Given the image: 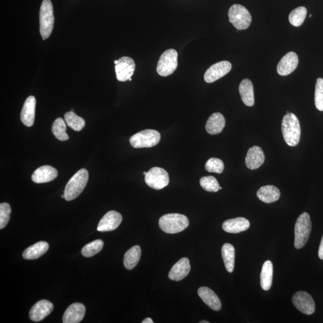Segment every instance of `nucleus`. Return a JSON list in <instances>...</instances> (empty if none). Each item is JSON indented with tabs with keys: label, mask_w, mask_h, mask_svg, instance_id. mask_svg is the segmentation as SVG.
<instances>
[{
	"label": "nucleus",
	"mask_w": 323,
	"mask_h": 323,
	"mask_svg": "<svg viewBox=\"0 0 323 323\" xmlns=\"http://www.w3.org/2000/svg\"><path fill=\"white\" fill-rule=\"evenodd\" d=\"M282 130L284 139L291 147L299 143L301 128L299 119L293 113L286 114L283 119Z\"/></svg>",
	"instance_id": "obj_1"
},
{
	"label": "nucleus",
	"mask_w": 323,
	"mask_h": 323,
	"mask_svg": "<svg viewBox=\"0 0 323 323\" xmlns=\"http://www.w3.org/2000/svg\"><path fill=\"white\" fill-rule=\"evenodd\" d=\"M89 173L86 169H81L70 179L65 188L64 199L67 201L75 200L82 193L87 185Z\"/></svg>",
	"instance_id": "obj_2"
},
{
	"label": "nucleus",
	"mask_w": 323,
	"mask_h": 323,
	"mask_svg": "<svg viewBox=\"0 0 323 323\" xmlns=\"http://www.w3.org/2000/svg\"><path fill=\"white\" fill-rule=\"evenodd\" d=\"M189 225V220L186 216L177 213L164 215L159 221L160 228L162 231L169 234L182 232Z\"/></svg>",
	"instance_id": "obj_3"
},
{
	"label": "nucleus",
	"mask_w": 323,
	"mask_h": 323,
	"mask_svg": "<svg viewBox=\"0 0 323 323\" xmlns=\"http://www.w3.org/2000/svg\"><path fill=\"white\" fill-rule=\"evenodd\" d=\"M312 223L310 214L304 212L297 218L294 226V247L301 249L306 244L310 237Z\"/></svg>",
	"instance_id": "obj_4"
},
{
	"label": "nucleus",
	"mask_w": 323,
	"mask_h": 323,
	"mask_svg": "<svg viewBox=\"0 0 323 323\" xmlns=\"http://www.w3.org/2000/svg\"><path fill=\"white\" fill-rule=\"evenodd\" d=\"M54 21L55 17L51 0H44L40 11V31L42 40H45L51 35L54 26Z\"/></svg>",
	"instance_id": "obj_5"
},
{
	"label": "nucleus",
	"mask_w": 323,
	"mask_h": 323,
	"mask_svg": "<svg viewBox=\"0 0 323 323\" xmlns=\"http://www.w3.org/2000/svg\"><path fill=\"white\" fill-rule=\"evenodd\" d=\"M161 140V134L154 130H146L134 134L130 139L133 147L150 148L155 146Z\"/></svg>",
	"instance_id": "obj_6"
},
{
	"label": "nucleus",
	"mask_w": 323,
	"mask_h": 323,
	"mask_svg": "<svg viewBox=\"0 0 323 323\" xmlns=\"http://www.w3.org/2000/svg\"><path fill=\"white\" fill-rule=\"evenodd\" d=\"M228 16L229 22L239 30L247 29L251 23V14L242 5H234L230 7Z\"/></svg>",
	"instance_id": "obj_7"
},
{
	"label": "nucleus",
	"mask_w": 323,
	"mask_h": 323,
	"mask_svg": "<svg viewBox=\"0 0 323 323\" xmlns=\"http://www.w3.org/2000/svg\"><path fill=\"white\" fill-rule=\"evenodd\" d=\"M178 53L175 49H168L162 53L157 66V72L160 76L171 75L178 66Z\"/></svg>",
	"instance_id": "obj_8"
},
{
	"label": "nucleus",
	"mask_w": 323,
	"mask_h": 323,
	"mask_svg": "<svg viewBox=\"0 0 323 323\" xmlns=\"http://www.w3.org/2000/svg\"><path fill=\"white\" fill-rule=\"evenodd\" d=\"M145 182L152 189L161 190L168 185L169 175L164 169L154 167L145 175Z\"/></svg>",
	"instance_id": "obj_9"
},
{
	"label": "nucleus",
	"mask_w": 323,
	"mask_h": 323,
	"mask_svg": "<svg viewBox=\"0 0 323 323\" xmlns=\"http://www.w3.org/2000/svg\"><path fill=\"white\" fill-rule=\"evenodd\" d=\"M294 306L303 314L310 315L314 314L315 304L310 294L306 292H297L292 298Z\"/></svg>",
	"instance_id": "obj_10"
},
{
	"label": "nucleus",
	"mask_w": 323,
	"mask_h": 323,
	"mask_svg": "<svg viewBox=\"0 0 323 323\" xmlns=\"http://www.w3.org/2000/svg\"><path fill=\"white\" fill-rule=\"evenodd\" d=\"M136 63L134 60L127 56H123L115 64L117 79L120 81L129 80L133 76Z\"/></svg>",
	"instance_id": "obj_11"
},
{
	"label": "nucleus",
	"mask_w": 323,
	"mask_h": 323,
	"mask_svg": "<svg viewBox=\"0 0 323 323\" xmlns=\"http://www.w3.org/2000/svg\"><path fill=\"white\" fill-rule=\"evenodd\" d=\"M232 69V65L229 61H221L211 66L206 71L204 80L211 83L226 75Z\"/></svg>",
	"instance_id": "obj_12"
},
{
	"label": "nucleus",
	"mask_w": 323,
	"mask_h": 323,
	"mask_svg": "<svg viewBox=\"0 0 323 323\" xmlns=\"http://www.w3.org/2000/svg\"><path fill=\"white\" fill-rule=\"evenodd\" d=\"M122 221V216L119 212L110 211L104 216L97 227L99 232L113 231L118 228Z\"/></svg>",
	"instance_id": "obj_13"
},
{
	"label": "nucleus",
	"mask_w": 323,
	"mask_h": 323,
	"mask_svg": "<svg viewBox=\"0 0 323 323\" xmlns=\"http://www.w3.org/2000/svg\"><path fill=\"white\" fill-rule=\"evenodd\" d=\"M53 310V305L51 302L46 300L38 301L31 308L30 318L34 322L42 321L51 313Z\"/></svg>",
	"instance_id": "obj_14"
},
{
	"label": "nucleus",
	"mask_w": 323,
	"mask_h": 323,
	"mask_svg": "<svg viewBox=\"0 0 323 323\" xmlns=\"http://www.w3.org/2000/svg\"><path fill=\"white\" fill-rule=\"evenodd\" d=\"M299 59L296 53L290 52L280 60L277 72L280 76H285L293 73L297 68Z\"/></svg>",
	"instance_id": "obj_15"
},
{
	"label": "nucleus",
	"mask_w": 323,
	"mask_h": 323,
	"mask_svg": "<svg viewBox=\"0 0 323 323\" xmlns=\"http://www.w3.org/2000/svg\"><path fill=\"white\" fill-rule=\"evenodd\" d=\"M36 99L34 96H30L24 102L20 113V120L25 126L31 127L34 125Z\"/></svg>",
	"instance_id": "obj_16"
},
{
	"label": "nucleus",
	"mask_w": 323,
	"mask_h": 323,
	"mask_svg": "<svg viewBox=\"0 0 323 323\" xmlns=\"http://www.w3.org/2000/svg\"><path fill=\"white\" fill-rule=\"evenodd\" d=\"M86 308L84 305L80 303H74L71 305L63 314V323H79L84 317Z\"/></svg>",
	"instance_id": "obj_17"
},
{
	"label": "nucleus",
	"mask_w": 323,
	"mask_h": 323,
	"mask_svg": "<svg viewBox=\"0 0 323 323\" xmlns=\"http://www.w3.org/2000/svg\"><path fill=\"white\" fill-rule=\"evenodd\" d=\"M190 271L189 259L186 257L181 259L174 265L169 271L168 276L173 281L179 282L186 278Z\"/></svg>",
	"instance_id": "obj_18"
},
{
	"label": "nucleus",
	"mask_w": 323,
	"mask_h": 323,
	"mask_svg": "<svg viewBox=\"0 0 323 323\" xmlns=\"http://www.w3.org/2000/svg\"><path fill=\"white\" fill-rule=\"evenodd\" d=\"M58 176V171L51 166L45 165L37 168L32 175L31 179L35 183L52 182Z\"/></svg>",
	"instance_id": "obj_19"
},
{
	"label": "nucleus",
	"mask_w": 323,
	"mask_h": 323,
	"mask_svg": "<svg viewBox=\"0 0 323 323\" xmlns=\"http://www.w3.org/2000/svg\"><path fill=\"white\" fill-rule=\"evenodd\" d=\"M265 159V154L261 147L255 145L247 152L246 165L248 169H256L264 164Z\"/></svg>",
	"instance_id": "obj_20"
},
{
	"label": "nucleus",
	"mask_w": 323,
	"mask_h": 323,
	"mask_svg": "<svg viewBox=\"0 0 323 323\" xmlns=\"http://www.w3.org/2000/svg\"><path fill=\"white\" fill-rule=\"evenodd\" d=\"M199 296L211 310L219 311L221 310L222 303L217 294L207 287H201L198 290Z\"/></svg>",
	"instance_id": "obj_21"
},
{
	"label": "nucleus",
	"mask_w": 323,
	"mask_h": 323,
	"mask_svg": "<svg viewBox=\"0 0 323 323\" xmlns=\"http://www.w3.org/2000/svg\"><path fill=\"white\" fill-rule=\"evenodd\" d=\"M250 222L246 218H236L227 220L223 223L222 228L225 232L230 233H239L246 231L250 228Z\"/></svg>",
	"instance_id": "obj_22"
},
{
	"label": "nucleus",
	"mask_w": 323,
	"mask_h": 323,
	"mask_svg": "<svg viewBox=\"0 0 323 323\" xmlns=\"http://www.w3.org/2000/svg\"><path fill=\"white\" fill-rule=\"evenodd\" d=\"M225 125V117L221 113H215L208 118L205 129L209 134L216 135L222 133Z\"/></svg>",
	"instance_id": "obj_23"
},
{
	"label": "nucleus",
	"mask_w": 323,
	"mask_h": 323,
	"mask_svg": "<svg viewBox=\"0 0 323 323\" xmlns=\"http://www.w3.org/2000/svg\"><path fill=\"white\" fill-rule=\"evenodd\" d=\"M281 193L278 188L272 185L263 186L257 192V197L259 200L267 204L277 201Z\"/></svg>",
	"instance_id": "obj_24"
},
{
	"label": "nucleus",
	"mask_w": 323,
	"mask_h": 323,
	"mask_svg": "<svg viewBox=\"0 0 323 323\" xmlns=\"http://www.w3.org/2000/svg\"><path fill=\"white\" fill-rule=\"evenodd\" d=\"M239 92L241 99L245 105L248 106L254 104V95L253 83L249 79H244L239 87Z\"/></svg>",
	"instance_id": "obj_25"
},
{
	"label": "nucleus",
	"mask_w": 323,
	"mask_h": 323,
	"mask_svg": "<svg viewBox=\"0 0 323 323\" xmlns=\"http://www.w3.org/2000/svg\"><path fill=\"white\" fill-rule=\"evenodd\" d=\"M49 244L45 241L35 243L24 251L23 256L27 260H34L44 255L49 249Z\"/></svg>",
	"instance_id": "obj_26"
},
{
	"label": "nucleus",
	"mask_w": 323,
	"mask_h": 323,
	"mask_svg": "<svg viewBox=\"0 0 323 323\" xmlns=\"http://www.w3.org/2000/svg\"><path fill=\"white\" fill-rule=\"evenodd\" d=\"M141 255V249L139 246H135L126 252L124 255L123 264L128 270L133 269L139 262Z\"/></svg>",
	"instance_id": "obj_27"
},
{
	"label": "nucleus",
	"mask_w": 323,
	"mask_h": 323,
	"mask_svg": "<svg viewBox=\"0 0 323 323\" xmlns=\"http://www.w3.org/2000/svg\"><path fill=\"white\" fill-rule=\"evenodd\" d=\"M222 255L226 270L232 273L235 266V248L232 244H225L222 248Z\"/></svg>",
	"instance_id": "obj_28"
},
{
	"label": "nucleus",
	"mask_w": 323,
	"mask_h": 323,
	"mask_svg": "<svg viewBox=\"0 0 323 323\" xmlns=\"http://www.w3.org/2000/svg\"><path fill=\"white\" fill-rule=\"evenodd\" d=\"M273 279V265L271 261H267L263 265L261 274V285L263 290L271 289Z\"/></svg>",
	"instance_id": "obj_29"
},
{
	"label": "nucleus",
	"mask_w": 323,
	"mask_h": 323,
	"mask_svg": "<svg viewBox=\"0 0 323 323\" xmlns=\"http://www.w3.org/2000/svg\"><path fill=\"white\" fill-rule=\"evenodd\" d=\"M64 120L59 118L55 120L52 126V131L58 140L65 141L69 140L68 134L66 133L67 125Z\"/></svg>",
	"instance_id": "obj_30"
},
{
	"label": "nucleus",
	"mask_w": 323,
	"mask_h": 323,
	"mask_svg": "<svg viewBox=\"0 0 323 323\" xmlns=\"http://www.w3.org/2000/svg\"><path fill=\"white\" fill-rule=\"evenodd\" d=\"M64 118L67 125L72 130L79 132L84 128L85 120L75 113L72 111L66 113Z\"/></svg>",
	"instance_id": "obj_31"
},
{
	"label": "nucleus",
	"mask_w": 323,
	"mask_h": 323,
	"mask_svg": "<svg viewBox=\"0 0 323 323\" xmlns=\"http://www.w3.org/2000/svg\"><path fill=\"white\" fill-rule=\"evenodd\" d=\"M307 10L305 7H299L290 13L289 22L294 27H300L306 18Z\"/></svg>",
	"instance_id": "obj_32"
},
{
	"label": "nucleus",
	"mask_w": 323,
	"mask_h": 323,
	"mask_svg": "<svg viewBox=\"0 0 323 323\" xmlns=\"http://www.w3.org/2000/svg\"><path fill=\"white\" fill-rule=\"evenodd\" d=\"M104 247V242L101 240H97L86 245L81 250V254L84 257H91L98 254Z\"/></svg>",
	"instance_id": "obj_33"
},
{
	"label": "nucleus",
	"mask_w": 323,
	"mask_h": 323,
	"mask_svg": "<svg viewBox=\"0 0 323 323\" xmlns=\"http://www.w3.org/2000/svg\"><path fill=\"white\" fill-rule=\"evenodd\" d=\"M200 184L203 189L209 192H217L220 190V184L213 176H206L200 179Z\"/></svg>",
	"instance_id": "obj_34"
},
{
	"label": "nucleus",
	"mask_w": 323,
	"mask_h": 323,
	"mask_svg": "<svg viewBox=\"0 0 323 323\" xmlns=\"http://www.w3.org/2000/svg\"><path fill=\"white\" fill-rule=\"evenodd\" d=\"M205 168L209 173L221 174L224 170L225 165L221 159L212 158L206 162Z\"/></svg>",
	"instance_id": "obj_35"
},
{
	"label": "nucleus",
	"mask_w": 323,
	"mask_h": 323,
	"mask_svg": "<svg viewBox=\"0 0 323 323\" xmlns=\"http://www.w3.org/2000/svg\"><path fill=\"white\" fill-rule=\"evenodd\" d=\"M315 104L318 111L323 112V79L318 78L315 84Z\"/></svg>",
	"instance_id": "obj_36"
},
{
	"label": "nucleus",
	"mask_w": 323,
	"mask_h": 323,
	"mask_svg": "<svg viewBox=\"0 0 323 323\" xmlns=\"http://www.w3.org/2000/svg\"><path fill=\"white\" fill-rule=\"evenodd\" d=\"M12 209L9 204L1 203L0 204V229L5 228L9 222Z\"/></svg>",
	"instance_id": "obj_37"
},
{
	"label": "nucleus",
	"mask_w": 323,
	"mask_h": 323,
	"mask_svg": "<svg viewBox=\"0 0 323 323\" xmlns=\"http://www.w3.org/2000/svg\"><path fill=\"white\" fill-rule=\"evenodd\" d=\"M318 256L319 259L323 260V235L322 236L320 245H319L318 250Z\"/></svg>",
	"instance_id": "obj_38"
},
{
	"label": "nucleus",
	"mask_w": 323,
	"mask_h": 323,
	"mask_svg": "<svg viewBox=\"0 0 323 323\" xmlns=\"http://www.w3.org/2000/svg\"><path fill=\"white\" fill-rule=\"evenodd\" d=\"M142 322L143 323H154V321L152 320V319L150 318H147L144 319V320L143 321H142Z\"/></svg>",
	"instance_id": "obj_39"
},
{
	"label": "nucleus",
	"mask_w": 323,
	"mask_h": 323,
	"mask_svg": "<svg viewBox=\"0 0 323 323\" xmlns=\"http://www.w3.org/2000/svg\"><path fill=\"white\" fill-rule=\"evenodd\" d=\"M200 323H209V321H205V320L201 321H200Z\"/></svg>",
	"instance_id": "obj_40"
},
{
	"label": "nucleus",
	"mask_w": 323,
	"mask_h": 323,
	"mask_svg": "<svg viewBox=\"0 0 323 323\" xmlns=\"http://www.w3.org/2000/svg\"><path fill=\"white\" fill-rule=\"evenodd\" d=\"M147 172H144L143 173V175H147Z\"/></svg>",
	"instance_id": "obj_41"
},
{
	"label": "nucleus",
	"mask_w": 323,
	"mask_h": 323,
	"mask_svg": "<svg viewBox=\"0 0 323 323\" xmlns=\"http://www.w3.org/2000/svg\"><path fill=\"white\" fill-rule=\"evenodd\" d=\"M61 198H64V195H61Z\"/></svg>",
	"instance_id": "obj_42"
},
{
	"label": "nucleus",
	"mask_w": 323,
	"mask_h": 323,
	"mask_svg": "<svg viewBox=\"0 0 323 323\" xmlns=\"http://www.w3.org/2000/svg\"><path fill=\"white\" fill-rule=\"evenodd\" d=\"M131 80H132V78H131V79H129V81H131Z\"/></svg>",
	"instance_id": "obj_43"
},
{
	"label": "nucleus",
	"mask_w": 323,
	"mask_h": 323,
	"mask_svg": "<svg viewBox=\"0 0 323 323\" xmlns=\"http://www.w3.org/2000/svg\"><path fill=\"white\" fill-rule=\"evenodd\" d=\"M220 189H221V190L222 189V187H220Z\"/></svg>",
	"instance_id": "obj_44"
},
{
	"label": "nucleus",
	"mask_w": 323,
	"mask_h": 323,
	"mask_svg": "<svg viewBox=\"0 0 323 323\" xmlns=\"http://www.w3.org/2000/svg\"><path fill=\"white\" fill-rule=\"evenodd\" d=\"M312 17V15H310V17Z\"/></svg>",
	"instance_id": "obj_45"
}]
</instances>
